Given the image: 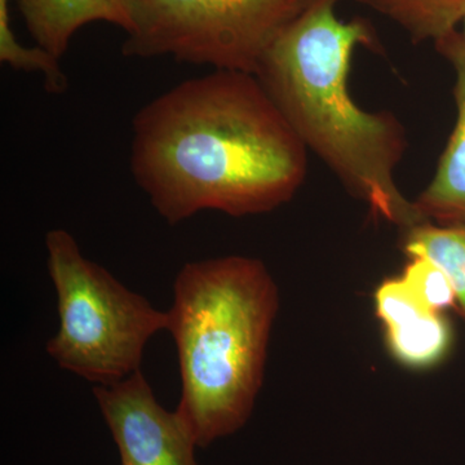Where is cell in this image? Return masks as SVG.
<instances>
[{
  "label": "cell",
  "mask_w": 465,
  "mask_h": 465,
  "mask_svg": "<svg viewBox=\"0 0 465 465\" xmlns=\"http://www.w3.org/2000/svg\"><path fill=\"white\" fill-rule=\"evenodd\" d=\"M36 47L60 58L74 34L87 24H113L128 34L134 27L131 0H16Z\"/></svg>",
  "instance_id": "9"
},
{
  "label": "cell",
  "mask_w": 465,
  "mask_h": 465,
  "mask_svg": "<svg viewBox=\"0 0 465 465\" xmlns=\"http://www.w3.org/2000/svg\"><path fill=\"white\" fill-rule=\"evenodd\" d=\"M403 250L409 258L421 256L445 272L465 316V224L439 225L430 222L407 229Z\"/></svg>",
  "instance_id": "11"
},
{
  "label": "cell",
  "mask_w": 465,
  "mask_h": 465,
  "mask_svg": "<svg viewBox=\"0 0 465 465\" xmlns=\"http://www.w3.org/2000/svg\"><path fill=\"white\" fill-rule=\"evenodd\" d=\"M313 0H131L134 27L122 45L131 58L256 74L277 39Z\"/></svg>",
  "instance_id": "5"
},
{
  "label": "cell",
  "mask_w": 465,
  "mask_h": 465,
  "mask_svg": "<svg viewBox=\"0 0 465 465\" xmlns=\"http://www.w3.org/2000/svg\"><path fill=\"white\" fill-rule=\"evenodd\" d=\"M341 0H313L277 39L256 76L308 152L376 217L403 231L428 222L396 182L405 127L390 110L361 108L349 90L357 48L381 50L365 18L342 20Z\"/></svg>",
  "instance_id": "2"
},
{
  "label": "cell",
  "mask_w": 465,
  "mask_h": 465,
  "mask_svg": "<svg viewBox=\"0 0 465 465\" xmlns=\"http://www.w3.org/2000/svg\"><path fill=\"white\" fill-rule=\"evenodd\" d=\"M133 130L131 173L170 225L207 210L271 213L308 176V149L249 73L182 82L143 105Z\"/></svg>",
  "instance_id": "1"
},
{
  "label": "cell",
  "mask_w": 465,
  "mask_h": 465,
  "mask_svg": "<svg viewBox=\"0 0 465 465\" xmlns=\"http://www.w3.org/2000/svg\"><path fill=\"white\" fill-rule=\"evenodd\" d=\"M396 24L415 43L440 41L458 30L465 0H356Z\"/></svg>",
  "instance_id": "10"
},
{
  "label": "cell",
  "mask_w": 465,
  "mask_h": 465,
  "mask_svg": "<svg viewBox=\"0 0 465 465\" xmlns=\"http://www.w3.org/2000/svg\"><path fill=\"white\" fill-rule=\"evenodd\" d=\"M454 70L457 121L440 154L432 180L416 197L415 206L428 222L465 224V39L459 30L434 43Z\"/></svg>",
  "instance_id": "8"
},
{
  "label": "cell",
  "mask_w": 465,
  "mask_h": 465,
  "mask_svg": "<svg viewBox=\"0 0 465 465\" xmlns=\"http://www.w3.org/2000/svg\"><path fill=\"white\" fill-rule=\"evenodd\" d=\"M278 305L277 284L256 258L191 262L176 275L167 311L182 378L174 411L198 448L238 432L252 414Z\"/></svg>",
  "instance_id": "3"
},
{
  "label": "cell",
  "mask_w": 465,
  "mask_h": 465,
  "mask_svg": "<svg viewBox=\"0 0 465 465\" xmlns=\"http://www.w3.org/2000/svg\"><path fill=\"white\" fill-rule=\"evenodd\" d=\"M403 281L415 293L416 298L434 312H442L458 304L457 292L445 272L430 260L415 256L410 258L403 274Z\"/></svg>",
  "instance_id": "13"
},
{
  "label": "cell",
  "mask_w": 465,
  "mask_h": 465,
  "mask_svg": "<svg viewBox=\"0 0 465 465\" xmlns=\"http://www.w3.org/2000/svg\"><path fill=\"white\" fill-rule=\"evenodd\" d=\"M375 304L391 353L402 365L428 369L449 353L452 332L448 320L425 307L402 277L384 281L376 290Z\"/></svg>",
  "instance_id": "7"
},
{
  "label": "cell",
  "mask_w": 465,
  "mask_h": 465,
  "mask_svg": "<svg viewBox=\"0 0 465 465\" xmlns=\"http://www.w3.org/2000/svg\"><path fill=\"white\" fill-rule=\"evenodd\" d=\"M94 396L122 465H197L191 430L176 411L161 406L142 370L114 384L94 385Z\"/></svg>",
  "instance_id": "6"
},
{
  "label": "cell",
  "mask_w": 465,
  "mask_h": 465,
  "mask_svg": "<svg viewBox=\"0 0 465 465\" xmlns=\"http://www.w3.org/2000/svg\"><path fill=\"white\" fill-rule=\"evenodd\" d=\"M0 61L15 70L41 73L48 94H61L67 91L69 84L58 64L60 61L42 48L24 47L17 41L11 26L9 0H0Z\"/></svg>",
  "instance_id": "12"
},
{
  "label": "cell",
  "mask_w": 465,
  "mask_h": 465,
  "mask_svg": "<svg viewBox=\"0 0 465 465\" xmlns=\"http://www.w3.org/2000/svg\"><path fill=\"white\" fill-rule=\"evenodd\" d=\"M47 268L57 296L58 330L48 356L61 369L96 385L140 371L143 349L167 330V312L85 258L65 229L45 235Z\"/></svg>",
  "instance_id": "4"
},
{
  "label": "cell",
  "mask_w": 465,
  "mask_h": 465,
  "mask_svg": "<svg viewBox=\"0 0 465 465\" xmlns=\"http://www.w3.org/2000/svg\"><path fill=\"white\" fill-rule=\"evenodd\" d=\"M461 25H463V30H461V35L464 36V39H465V17H464V20H463V23H461Z\"/></svg>",
  "instance_id": "14"
}]
</instances>
